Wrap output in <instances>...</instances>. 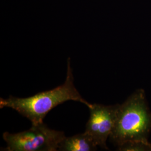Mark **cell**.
Here are the masks:
<instances>
[{"label":"cell","mask_w":151,"mask_h":151,"mask_svg":"<svg viewBox=\"0 0 151 151\" xmlns=\"http://www.w3.org/2000/svg\"><path fill=\"white\" fill-rule=\"evenodd\" d=\"M68 101L82 103L88 108L91 105L81 96L76 88L70 59L67 60L66 78L62 85L30 97L10 96L7 99L1 98L0 108H11L27 118L32 124H38L43 123L44 119L50 110Z\"/></svg>","instance_id":"cell-1"},{"label":"cell","mask_w":151,"mask_h":151,"mask_svg":"<svg viewBox=\"0 0 151 151\" xmlns=\"http://www.w3.org/2000/svg\"><path fill=\"white\" fill-rule=\"evenodd\" d=\"M151 131V111L145 91L136 90L122 104H119L110 139L119 147L134 140H148Z\"/></svg>","instance_id":"cell-2"},{"label":"cell","mask_w":151,"mask_h":151,"mask_svg":"<svg viewBox=\"0 0 151 151\" xmlns=\"http://www.w3.org/2000/svg\"><path fill=\"white\" fill-rule=\"evenodd\" d=\"M65 137L63 132L52 129L44 123L32 124L29 129L17 133L6 132L3 138L7 147L3 151H57Z\"/></svg>","instance_id":"cell-3"},{"label":"cell","mask_w":151,"mask_h":151,"mask_svg":"<svg viewBox=\"0 0 151 151\" xmlns=\"http://www.w3.org/2000/svg\"><path fill=\"white\" fill-rule=\"evenodd\" d=\"M119 104L104 105L91 104L89 107L90 118L86 125V132L95 144L108 150L106 142L113 130Z\"/></svg>","instance_id":"cell-4"},{"label":"cell","mask_w":151,"mask_h":151,"mask_svg":"<svg viewBox=\"0 0 151 151\" xmlns=\"http://www.w3.org/2000/svg\"><path fill=\"white\" fill-rule=\"evenodd\" d=\"M97 146L86 132L65 137L60 143L58 151H93Z\"/></svg>","instance_id":"cell-5"},{"label":"cell","mask_w":151,"mask_h":151,"mask_svg":"<svg viewBox=\"0 0 151 151\" xmlns=\"http://www.w3.org/2000/svg\"><path fill=\"white\" fill-rule=\"evenodd\" d=\"M120 151H151V143L148 140H134L128 142L118 147Z\"/></svg>","instance_id":"cell-6"}]
</instances>
